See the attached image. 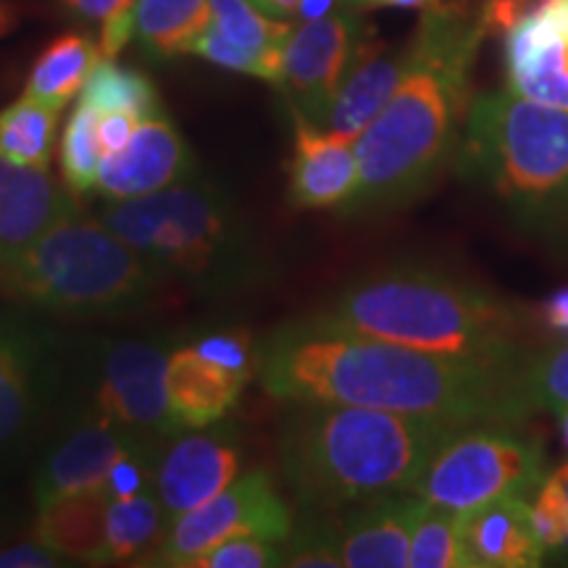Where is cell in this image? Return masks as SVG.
I'll return each mask as SVG.
<instances>
[{
  "instance_id": "obj_1",
  "label": "cell",
  "mask_w": 568,
  "mask_h": 568,
  "mask_svg": "<svg viewBox=\"0 0 568 568\" xmlns=\"http://www.w3.org/2000/svg\"><path fill=\"white\" fill-rule=\"evenodd\" d=\"M524 361L416 351L295 322L258 345L261 387L282 403H337L460 426H518L535 414Z\"/></svg>"
},
{
  "instance_id": "obj_2",
  "label": "cell",
  "mask_w": 568,
  "mask_h": 568,
  "mask_svg": "<svg viewBox=\"0 0 568 568\" xmlns=\"http://www.w3.org/2000/svg\"><path fill=\"white\" fill-rule=\"evenodd\" d=\"M485 32L481 11L439 3L424 9L406 74L355 140L358 187L345 213L397 209L435 182L468 111V77Z\"/></svg>"
},
{
  "instance_id": "obj_3",
  "label": "cell",
  "mask_w": 568,
  "mask_h": 568,
  "mask_svg": "<svg viewBox=\"0 0 568 568\" xmlns=\"http://www.w3.org/2000/svg\"><path fill=\"white\" fill-rule=\"evenodd\" d=\"M471 426V424H468ZM460 424L337 403H287L280 432L284 481L301 508L343 510L410 493Z\"/></svg>"
},
{
  "instance_id": "obj_4",
  "label": "cell",
  "mask_w": 568,
  "mask_h": 568,
  "mask_svg": "<svg viewBox=\"0 0 568 568\" xmlns=\"http://www.w3.org/2000/svg\"><path fill=\"white\" fill-rule=\"evenodd\" d=\"M303 322L426 353L524 361L518 311L487 290L432 268H387L347 284Z\"/></svg>"
},
{
  "instance_id": "obj_5",
  "label": "cell",
  "mask_w": 568,
  "mask_h": 568,
  "mask_svg": "<svg viewBox=\"0 0 568 568\" xmlns=\"http://www.w3.org/2000/svg\"><path fill=\"white\" fill-rule=\"evenodd\" d=\"M109 224L163 284L195 295H232L261 284L268 274L266 247L245 213L197 172L145 197L109 201Z\"/></svg>"
},
{
  "instance_id": "obj_6",
  "label": "cell",
  "mask_w": 568,
  "mask_h": 568,
  "mask_svg": "<svg viewBox=\"0 0 568 568\" xmlns=\"http://www.w3.org/2000/svg\"><path fill=\"white\" fill-rule=\"evenodd\" d=\"M161 280L130 245L80 211L19 251H0V295L63 318H124L155 303Z\"/></svg>"
},
{
  "instance_id": "obj_7",
  "label": "cell",
  "mask_w": 568,
  "mask_h": 568,
  "mask_svg": "<svg viewBox=\"0 0 568 568\" xmlns=\"http://www.w3.org/2000/svg\"><path fill=\"white\" fill-rule=\"evenodd\" d=\"M468 174L527 216L568 211V111L518 95L485 92L466 111Z\"/></svg>"
},
{
  "instance_id": "obj_8",
  "label": "cell",
  "mask_w": 568,
  "mask_h": 568,
  "mask_svg": "<svg viewBox=\"0 0 568 568\" xmlns=\"http://www.w3.org/2000/svg\"><path fill=\"white\" fill-rule=\"evenodd\" d=\"M172 339H98L63 374V414L101 418L138 443L163 447L182 426L166 393Z\"/></svg>"
},
{
  "instance_id": "obj_9",
  "label": "cell",
  "mask_w": 568,
  "mask_h": 568,
  "mask_svg": "<svg viewBox=\"0 0 568 568\" xmlns=\"http://www.w3.org/2000/svg\"><path fill=\"white\" fill-rule=\"evenodd\" d=\"M545 474V453L516 426H460L439 445L410 493L435 506L471 510L497 497L537 495Z\"/></svg>"
},
{
  "instance_id": "obj_10",
  "label": "cell",
  "mask_w": 568,
  "mask_h": 568,
  "mask_svg": "<svg viewBox=\"0 0 568 568\" xmlns=\"http://www.w3.org/2000/svg\"><path fill=\"white\" fill-rule=\"evenodd\" d=\"M67 347L38 311H0V474L34 445L59 410Z\"/></svg>"
},
{
  "instance_id": "obj_11",
  "label": "cell",
  "mask_w": 568,
  "mask_h": 568,
  "mask_svg": "<svg viewBox=\"0 0 568 568\" xmlns=\"http://www.w3.org/2000/svg\"><path fill=\"white\" fill-rule=\"evenodd\" d=\"M293 510L276 493L274 479L255 468L234 479L224 493L213 495L203 506L174 518L166 539L148 566L193 568L197 558L224 539L255 535L284 542L293 531Z\"/></svg>"
},
{
  "instance_id": "obj_12",
  "label": "cell",
  "mask_w": 568,
  "mask_h": 568,
  "mask_svg": "<svg viewBox=\"0 0 568 568\" xmlns=\"http://www.w3.org/2000/svg\"><path fill=\"white\" fill-rule=\"evenodd\" d=\"M368 34L358 9H337L329 17L301 21L284 48L280 88L290 95L295 119L322 126L326 111L364 51Z\"/></svg>"
},
{
  "instance_id": "obj_13",
  "label": "cell",
  "mask_w": 568,
  "mask_h": 568,
  "mask_svg": "<svg viewBox=\"0 0 568 568\" xmlns=\"http://www.w3.org/2000/svg\"><path fill=\"white\" fill-rule=\"evenodd\" d=\"M245 453L224 426L182 429L155 460V493L169 518H180L243 477Z\"/></svg>"
},
{
  "instance_id": "obj_14",
  "label": "cell",
  "mask_w": 568,
  "mask_h": 568,
  "mask_svg": "<svg viewBox=\"0 0 568 568\" xmlns=\"http://www.w3.org/2000/svg\"><path fill=\"white\" fill-rule=\"evenodd\" d=\"M134 447L153 445L138 443L101 418L63 414V426L34 471V503L42 508L59 497L101 489L111 466Z\"/></svg>"
},
{
  "instance_id": "obj_15",
  "label": "cell",
  "mask_w": 568,
  "mask_h": 568,
  "mask_svg": "<svg viewBox=\"0 0 568 568\" xmlns=\"http://www.w3.org/2000/svg\"><path fill=\"white\" fill-rule=\"evenodd\" d=\"M197 172L190 145L163 113L142 119L132 140L119 153L105 155L98 174V195L105 201H130L187 180Z\"/></svg>"
},
{
  "instance_id": "obj_16",
  "label": "cell",
  "mask_w": 568,
  "mask_h": 568,
  "mask_svg": "<svg viewBox=\"0 0 568 568\" xmlns=\"http://www.w3.org/2000/svg\"><path fill=\"white\" fill-rule=\"evenodd\" d=\"M422 497L385 495L351 506L339 518V558L345 568H406Z\"/></svg>"
},
{
  "instance_id": "obj_17",
  "label": "cell",
  "mask_w": 568,
  "mask_h": 568,
  "mask_svg": "<svg viewBox=\"0 0 568 568\" xmlns=\"http://www.w3.org/2000/svg\"><path fill=\"white\" fill-rule=\"evenodd\" d=\"M460 542L468 568H535L545 558L531 521V500L521 495L464 510Z\"/></svg>"
},
{
  "instance_id": "obj_18",
  "label": "cell",
  "mask_w": 568,
  "mask_h": 568,
  "mask_svg": "<svg viewBox=\"0 0 568 568\" xmlns=\"http://www.w3.org/2000/svg\"><path fill=\"white\" fill-rule=\"evenodd\" d=\"M506 67L518 95L568 111V38L537 3L506 30Z\"/></svg>"
},
{
  "instance_id": "obj_19",
  "label": "cell",
  "mask_w": 568,
  "mask_h": 568,
  "mask_svg": "<svg viewBox=\"0 0 568 568\" xmlns=\"http://www.w3.org/2000/svg\"><path fill=\"white\" fill-rule=\"evenodd\" d=\"M295 155L290 161V201L301 209H335L358 187L355 140L295 119Z\"/></svg>"
},
{
  "instance_id": "obj_20",
  "label": "cell",
  "mask_w": 568,
  "mask_h": 568,
  "mask_svg": "<svg viewBox=\"0 0 568 568\" xmlns=\"http://www.w3.org/2000/svg\"><path fill=\"white\" fill-rule=\"evenodd\" d=\"M77 209L48 169L0 159V251H19L34 243Z\"/></svg>"
},
{
  "instance_id": "obj_21",
  "label": "cell",
  "mask_w": 568,
  "mask_h": 568,
  "mask_svg": "<svg viewBox=\"0 0 568 568\" xmlns=\"http://www.w3.org/2000/svg\"><path fill=\"white\" fill-rule=\"evenodd\" d=\"M410 48L387 51L366 40L358 61L345 77L343 88L326 111L322 130L343 134L347 140H358L361 132L379 116L393 92L406 74Z\"/></svg>"
},
{
  "instance_id": "obj_22",
  "label": "cell",
  "mask_w": 568,
  "mask_h": 568,
  "mask_svg": "<svg viewBox=\"0 0 568 568\" xmlns=\"http://www.w3.org/2000/svg\"><path fill=\"white\" fill-rule=\"evenodd\" d=\"M245 385V379L203 358L193 345L174 347L169 355V406L182 429H201V426L222 422Z\"/></svg>"
},
{
  "instance_id": "obj_23",
  "label": "cell",
  "mask_w": 568,
  "mask_h": 568,
  "mask_svg": "<svg viewBox=\"0 0 568 568\" xmlns=\"http://www.w3.org/2000/svg\"><path fill=\"white\" fill-rule=\"evenodd\" d=\"M32 537L67 564L105 566L109 556V497L88 489L38 508Z\"/></svg>"
},
{
  "instance_id": "obj_24",
  "label": "cell",
  "mask_w": 568,
  "mask_h": 568,
  "mask_svg": "<svg viewBox=\"0 0 568 568\" xmlns=\"http://www.w3.org/2000/svg\"><path fill=\"white\" fill-rule=\"evenodd\" d=\"M172 518L163 508L155 487L109 503V564L148 566L169 535Z\"/></svg>"
},
{
  "instance_id": "obj_25",
  "label": "cell",
  "mask_w": 568,
  "mask_h": 568,
  "mask_svg": "<svg viewBox=\"0 0 568 568\" xmlns=\"http://www.w3.org/2000/svg\"><path fill=\"white\" fill-rule=\"evenodd\" d=\"M101 61V45L82 38V34H63L34 61L24 98L61 111L77 92H82L84 82L90 80V74Z\"/></svg>"
},
{
  "instance_id": "obj_26",
  "label": "cell",
  "mask_w": 568,
  "mask_h": 568,
  "mask_svg": "<svg viewBox=\"0 0 568 568\" xmlns=\"http://www.w3.org/2000/svg\"><path fill=\"white\" fill-rule=\"evenodd\" d=\"M134 38L155 55L190 53L209 30L211 0H134Z\"/></svg>"
},
{
  "instance_id": "obj_27",
  "label": "cell",
  "mask_w": 568,
  "mask_h": 568,
  "mask_svg": "<svg viewBox=\"0 0 568 568\" xmlns=\"http://www.w3.org/2000/svg\"><path fill=\"white\" fill-rule=\"evenodd\" d=\"M59 113V109L30 101L24 95L0 111V159L51 169Z\"/></svg>"
},
{
  "instance_id": "obj_28",
  "label": "cell",
  "mask_w": 568,
  "mask_h": 568,
  "mask_svg": "<svg viewBox=\"0 0 568 568\" xmlns=\"http://www.w3.org/2000/svg\"><path fill=\"white\" fill-rule=\"evenodd\" d=\"M80 101L92 105L98 113L130 111L140 119L161 113L159 95H155L153 82L134 69H124L111 59L98 63L90 80L84 82Z\"/></svg>"
},
{
  "instance_id": "obj_29",
  "label": "cell",
  "mask_w": 568,
  "mask_h": 568,
  "mask_svg": "<svg viewBox=\"0 0 568 568\" xmlns=\"http://www.w3.org/2000/svg\"><path fill=\"white\" fill-rule=\"evenodd\" d=\"M410 568H468L460 542L458 510L422 503L414 535H410Z\"/></svg>"
},
{
  "instance_id": "obj_30",
  "label": "cell",
  "mask_w": 568,
  "mask_h": 568,
  "mask_svg": "<svg viewBox=\"0 0 568 568\" xmlns=\"http://www.w3.org/2000/svg\"><path fill=\"white\" fill-rule=\"evenodd\" d=\"M98 113L84 101L77 103L61 138V172L71 195H84L95 190L101 174L103 151L98 140Z\"/></svg>"
},
{
  "instance_id": "obj_31",
  "label": "cell",
  "mask_w": 568,
  "mask_h": 568,
  "mask_svg": "<svg viewBox=\"0 0 568 568\" xmlns=\"http://www.w3.org/2000/svg\"><path fill=\"white\" fill-rule=\"evenodd\" d=\"M213 27L240 45L264 53H284L295 24L268 17L253 0H211Z\"/></svg>"
},
{
  "instance_id": "obj_32",
  "label": "cell",
  "mask_w": 568,
  "mask_h": 568,
  "mask_svg": "<svg viewBox=\"0 0 568 568\" xmlns=\"http://www.w3.org/2000/svg\"><path fill=\"white\" fill-rule=\"evenodd\" d=\"M293 521V531L284 539L282 566L290 568H339V518L337 510L303 508Z\"/></svg>"
},
{
  "instance_id": "obj_33",
  "label": "cell",
  "mask_w": 568,
  "mask_h": 568,
  "mask_svg": "<svg viewBox=\"0 0 568 568\" xmlns=\"http://www.w3.org/2000/svg\"><path fill=\"white\" fill-rule=\"evenodd\" d=\"M190 53L201 55V59L216 63V67L243 71V74L258 77V80L282 84L284 53H264L240 45V42H234L226 38V34L219 32L216 27H213V21L209 30L193 42Z\"/></svg>"
},
{
  "instance_id": "obj_34",
  "label": "cell",
  "mask_w": 568,
  "mask_h": 568,
  "mask_svg": "<svg viewBox=\"0 0 568 568\" xmlns=\"http://www.w3.org/2000/svg\"><path fill=\"white\" fill-rule=\"evenodd\" d=\"M527 389L537 410L558 416L568 406V345L529 361Z\"/></svg>"
},
{
  "instance_id": "obj_35",
  "label": "cell",
  "mask_w": 568,
  "mask_h": 568,
  "mask_svg": "<svg viewBox=\"0 0 568 568\" xmlns=\"http://www.w3.org/2000/svg\"><path fill=\"white\" fill-rule=\"evenodd\" d=\"M282 566L280 542H272L266 537L243 535L224 539L213 545L195 560L193 568H272Z\"/></svg>"
},
{
  "instance_id": "obj_36",
  "label": "cell",
  "mask_w": 568,
  "mask_h": 568,
  "mask_svg": "<svg viewBox=\"0 0 568 568\" xmlns=\"http://www.w3.org/2000/svg\"><path fill=\"white\" fill-rule=\"evenodd\" d=\"M193 347L203 358L213 361L216 366L226 368L240 379H251L258 368V347L253 345V337L245 329H219L203 335Z\"/></svg>"
},
{
  "instance_id": "obj_37",
  "label": "cell",
  "mask_w": 568,
  "mask_h": 568,
  "mask_svg": "<svg viewBox=\"0 0 568 568\" xmlns=\"http://www.w3.org/2000/svg\"><path fill=\"white\" fill-rule=\"evenodd\" d=\"M161 447H134L111 466L109 477L103 481V495L111 500H124L142 493V489L155 487V460H159Z\"/></svg>"
},
{
  "instance_id": "obj_38",
  "label": "cell",
  "mask_w": 568,
  "mask_h": 568,
  "mask_svg": "<svg viewBox=\"0 0 568 568\" xmlns=\"http://www.w3.org/2000/svg\"><path fill=\"white\" fill-rule=\"evenodd\" d=\"M67 566L59 552L38 542V539H17L0 548V568H55Z\"/></svg>"
},
{
  "instance_id": "obj_39",
  "label": "cell",
  "mask_w": 568,
  "mask_h": 568,
  "mask_svg": "<svg viewBox=\"0 0 568 568\" xmlns=\"http://www.w3.org/2000/svg\"><path fill=\"white\" fill-rule=\"evenodd\" d=\"M142 119L138 113L130 111H113V113H101L98 119V140H101L103 159L111 153H119L126 142L132 140L134 130H138Z\"/></svg>"
},
{
  "instance_id": "obj_40",
  "label": "cell",
  "mask_w": 568,
  "mask_h": 568,
  "mask_svg": "<svg viewBox=\"0 0 568 568\" xmlns=\"http://www.w3.org/2000/svg\"><path fill=\"white\" fill-rule=\"evenodd\" d=\"M132 6H126V9L111 13L109 19H103V32H101L103 59H113V55L122 53L126 48V42L134 38V9Z\"/></svg>"
},
{
  "instance_id": "obj_41",
  "label": "cell",
  "mask_w": 568,
  "mask_h": 568,
  "mask_svg": "<svg viewBox=\"0 0 568 568\" xmlns=\"http://www.w3.org/2000/svg\"><path fill=\"white\" fill-rule=\"evenodd\" d=\"M63 3H67L71 11L80 13V17H84V19L103 21V19H109L111 13L132 6L134 0H63Z\"/></svg>"
},
{
  "instance_id": "obj_42",
  "label": "cell",
  "mask_w": 568,
  "mask_h": 568,
  "mask_svg": "<svg viewBox=\"0 0 568 568\" xmlns=\"http://www.w3.org/2000/svg\"><path fill=\"white\" fill-rule=\"evenodd\" d=\"M542 318L550 329L568 335V287L548 297L542 305Z\"/></svg>"
},
{
  "instance_id": "obj_43",
  "label": "cell",
  "mask_w": 568,
  "mask_h": 568,
  "mask_svg": "<svg viewBox=\"0 0 568 568\" xmlns=\"http://www.w3.org/2000/svg\"><path fill=\"white\" fill-rule=\"evenodd\" d=\"M337 9H347V6L343 3V0H301L295 19L297 21H314V19L329 17V13Z\"/></svg>"
},
{
  "instance_id": "obj_44",
  "label": "cell",
  "mask_w": 568,
  "mask_h": 568,
  "mask_svg": "<svg viewBox=\"0 0 568 568\" xmlns=\"http://www.w3.org/2000/svg\"><path fill=\"white\" fill-rule=\"evenodd\" d=\"M253 3L274 19H295L301 0H253Z\"/></svg>"
},
{
  "instance_id": "obj_45",
  "label": "cell",
  "mask_w": 568,
  "mask_h": 568,
  "mask_svg": "<svg viewBox=\"0 0 568 568\" xmlns=\"http://www.w3.org/2000/svg\"><path fill=\"white\" fill-rule=\"evenodd\" d=\"M379 6H393V9H429L437 0H366V9H379Z\"/></svg>"
},
{
  "instance_id": "obj_46",
  "label": "cell",
  "mask_w": 568,
  "mask_h": 568,
  "mask_svg": "<svg viewBox=\"0 0 568 568\" xmlns=\"http://www.w3.org/2000/svg\"><path fill=\"white\" fill-rule=\"evenodd\" d=\"M550 479L556 481V487L560 489V495H564L566 508H568V464H566V466H560L556 474H550Z\"/></svg>"
},
{
  "instance_id": "obj_47",
  "label": "cell",
  "mask_w": 568,
  "mask_h": 568,
  "mask_svg": "<svg viewBox=\"0 0 568 568\" xmlns=\"http://www.w3.org/2000/svg\"><path fill=\"white\" fill-rule=\"evenodd\" d=\"M558 424H560V439H564V447L568 450V406L558 414Z\"/></svg>"
},
{
  "instance_id": "obj_48",
  "label": "cell",
  "mask_w": 568,
  "mask_h": 568,
  "mask_svg": "<svg viewBox=\"0 0 568 568\" xmlns=\"http://www.w3.org/2000/svg\"><path fill=\"white\" fill-rule=\"evenodd\" d=\"M347 9H366V0H343Z\"/></svg>"
},
{
  "instance_id": "obj_49",
  "label": "cell",
  "mask_w": 568,
  "mask_h": 568,
  "mask_svg": "<svg viewBox=\"0 0 568 568\" xmlns=\"http://www.w3.org/2000/svg\"><path fill=\"white\" fill-rule=\"evenodd\" d=\"M9 27V17H6V11L0 9V30H6Z\"/></svg>"
}]
</instances>
